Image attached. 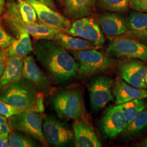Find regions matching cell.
<instances>
[{"label": "cell", "mask_w": 147, "mask_h": 147, "mask_svg": "<svg viewBox=\"0 0 147 147\" xmlns=\"http://www.w3.org/2000/svg\"><path fill=\"white\" fill-rule=\"evenodd\" d=\"M33 51L37 61L58 83L70 81L78 73L77 61L55 41L37 39Z\"/></svg>", "instance_id": "1"}, {"label": "cell", "mask_w": 147, "mask_h": 147, "mask_svg": "<svg viewBox=\"0 0 147 147\" xmlns=\"http://www.w3.org/2000/svg\"><path fill=\"white\" fill-rule=\"evenodd\" d=\"M44 96L35 84L25 78L0 92L1 100L28 112L40 113L45 110Z\"/></svg>", "instance_id": "2"}, {"label": "cell", "mask_w": 147, "mask_h": 147, "mask_svg": "<svg viewBox=\"0 0 147 147\" xmlns=\"http://www.w3.org/2000/svg\"><path fill=\"white\" fill-rule=\"evenodd\" d=\"M53 107L59 117L76 120L84 112V102L81 92L78 89L60 90L51 98Z\"/></svg>", "instance_id": "3"}, {"label": "cell", "mask_w": 147, "mask_h": 147, "mask_svg": "<svg viewBox=\"0 0 147 147\" xmlns=\"http://www.w3.org/2000/svg\"><path fill=\"white\" fill-rule=\"evenodd\" d=\"M73 55L78 62V74L82 78L110 70L116 64L114 59L106 56L95 49L74 51Z\"/></svg>", "instance_id": "4"}, {"label": "cell", "mask_w": 147, "mask_h": 147, "mask_svg": "<svg viewBox=\"0 0 147 147\" xmlns=\"http://www.w3.org/2000/svg\"><path fill=\"white\" fill-rule=\"evenodd\" d=\"M11 129L32 137L45 147L48 146L42 130L43 117L40 113L23 112L8 118Z\"/></svg>", "instance_id": "5"}, {"label": "cell", "mask_w": 147, "mask_h": 147, "mask_svg": "<svg viewBox=\"0 0 147 147\" xmlns=\"http://www.w3.org/2000/svg\"><path fill=\"white\" fill-rule=\"evenodd\" d=\"M109 55L115 57L138 59L147 61V47L136 39L129 38L114 39L106 49Z\"/></svg>", "instance_id": "6"}, {"label": "cell", "mask_w": 147, "mask_h": 147, "mask_svg": "<svg viewBox=\"0 0 147 147\" xmlns=\"http://www.w3.org/2000/svg\"><path fill=\"white\" fill-rule=\"evenodd\" d=\"M113 80L107 75L95 77L89 84L90 105L95 111H98L113 100L112 87Z\"/></svg>", "instance_id": "7"}, {"label": "cell", "mask_w": 147, "mask_h": 147, "mask_svg": "<svg viewBox=\"0 0 147 147\" xmlns=\"http://www.w3.org/2000/svg\"><path fill=\"white\" fill-rule=\"evenodd\" d=\"M121 79L132 86L147 89V65L136 59L123 61L117 69Z\"/></svg>", "instance_id": "8"}, {"label": "cell", "mask_w": 147, "mask_h": 147, "mask_svg": "<svg viewBox=\"0 0 147 147\" xmlns=\"http://www.w3.org/2000/svg\"><path fill=\"white\" fill-rule=\"evenodd\" d=\"M42 130L48 144L56 147L68 143L73 137V132L68 126L51 116L44 118Z\"/></svg>", "instance_id": "9"}, {"label": "cell", "mask_w": 147, "mask_h": 147, "mask_svg": "<svg viewBox=\"0 0 147 147\" xmlns=\"http://www.w3.org/2000/svg\"><path fill=\"white\" fill-rule=\"evenodd\" d=\"M26 1L32 5L38 19L42 24L66 33L70 28L71 24L70 20L56 10L37 0H26Z\"/></svg>", "instance_id": "10"}, {"label": "cell", "mask_w": 147, "mask_h": 147, "mask_svg": "<svg viewBox=\"0 0 147 147\" xmlns=\"http://www.w3.org/2000/svg\"><path fill=\"white\" fill-rule=\"evenodd\" d=\"M23 77L31 81L38 89L44 95H49L53 91L50 80L40 68L32 56L23 58Z\"/></svg>", "instance_id": "11"}, {"label": "cell", "mask_w": 147, "mask_h": 147, "mask_svg": "<svg viewBox=\"0 0 147 147\" xmlns=\"http://www.w3.org/2000/svg\"><path fill=\"white\" fill-rule=\"evenodd\" d=\"M127 125L120 105L109 107L101 121L102 131L106 136L110 138L123 132Z\"/></svg>", "instance_id": "12"}, {"label": "cell", "mask_w": 147, "mask_h": 147, "mask_svg": "<svg viewBox=\"0 0 147 147\" xmlns=\"http://www.w3.org/2000/svg\"><path fill=\"white\" fill-rule=\"evenodd\" d=\"M99 22L102 32L107 36H118L126 31V20L121 14L107 11L100 14Z\"/></svg>", "instance_id": "13"}, {"label": "cell", "mask_w": 147, "mask_h": 147, "mask_svg": "<svg viewBox=\"0 0 147 147\" xmlns=\"http://www.w3.org/2000/svg\"><path fill=\"white\" fill-rule=\"evenodd\" d=\"M112 88L117 105H121L136 99L147 98V89L135 88L121 79L116 80Z\"/></svg>", "instance_id": "14"}, {"label": "cell", "mask_w": 147, "mask_h": 147, "mask_svg": "<svg viewBox=\"0 0 147 147\" xmlns=\"http://www.w3.org/2000/svg\"><path fill=\"white\" fill-rule=\"evenodd\" d=\"M75 146L77 147H100L101 143L94 131L84 121L80 118L75 120L73 125Z\"/></svg>", "instance_id": "15"}, {"label": "cell", "mask_w": 147, "mask_h": 147, "mask_svg": "<svg viewBox=\"0 0 147 147\" xmlns=\"http://www.w3.org/2000/svg\"><path fill=\"white\" fill-rule=\"evenodd\" d=\"M5 69L0 78V89L16 84L23 78V58L16 56H7Z\"/></svg>", "instance_id": "16"}, {"label": "cell", "mask_w": 147, "mask_h": 147, "mask_svg": "<svg viewBox=\"0 0 147 147\" xmlns=\"http://www.w3.org/2000/svg\"><path fill=\"white\" fill-rule=\"evenodd\" d=\"M67 33L74 37H79L92 42L97 47H102L105 38L98 25L93 19L90 18L89 22L81 28H70Z\"/></svg>", "instance_id": "17"}, {"label": "cell", "mask_w": 147, "mask_h": 147, "mask_svg": "<svg viewBox=\"0 0 147 147\" xmlns=\"http://www.w3.org/2000/svg\"><path fill=\"white\" fill-rule=\"evenodd\" d=\"M64 13L70 19L88 17L95 5V0H63Z\"/></svg>", "instance_id": "18"}, {"label": "cell", "mask_w": 147, "mask_h": 147, "mask_svg": "<svg viewBox=\"0 0 147 147\" xmlns=\"http://www.w3.org/2000/svg\"><path fill=\"white\" fill-rule=\"evenodd\" d=\"M3 11V20L17 38L19 37L25 24L22 20L17 3L13 1L8 2Z\"/></svg>", "instance_id": "19"}, {"label": "cell", "mask_w": 147, "mask_h": 147, "mask_svg": "<svg viewBox=\"0 0 147 147\" xmlns=\"http://www.w3.org/2000/svg\"><path fill=\"white\" fill-rule=\"evenodd\" d=\"M55 41L66 50L73 51L94 49L96 47L92 42L80 38H76L65 34L63 32L58 33Z\"/></svg>", "instance_id": "20"}, {"label": "cell", "mask_w": 147, "mask_h": 147, "mask_svg": "<svg viewBox=\"0 0 147 147\" xmlns=\"http://www.w3.org/2000/svg\"><path fill=\"white\" fill-rule=\"evenodd\" d=\"M4 49L7 56H16L24 58L33 51L30 34L25 30L22 31L18 39H16L11 46Z\"/></svg>", "instance_id": "21"}, {"label": "cell", "mask_w": 147, "mask_h": 147, "mask_svg": "<svg viewBox=\"0 0 147 147\" xmlns=\"http://www.w3.org/2000/svg\"><path fill=\"white\" fill-rule=\"evenodd\" d=\"M24 28L30 35L36 39L55 40L57 34L60 32H62L44 24L37 23L31 25L25 24Z\"/></svg>", "instance_id": "22"}, {"label": "cell", "mask_w": 147, "mask_h": 147, "mask_svg": "<svg viewBox=\"0 0 147 147\" xmlns=\"http://www.w3.org/2000/svg\"><path fill=\"white\" fill-rule=\"evenodd\" d=\"M127 124L134 121L138 115L146 108L143 99H136L120 105Z\"/></svg>", "instance_id": "23"}, {"label": "cell", "mask_w": 147, "mask_h": 147, "mask_svg": "<svg viewBox=\"0 0 147 147\" xmlns=\"http://www.w3.org/2000/svg\"><path fill=\"white\" fill-rule=\"evenodd\" d=\"M127 30L130 32L142 31L147 29V13L132 11L126 20Z\"/></svg>", "instance_id": "24"}, {"label": "cell", "mask_w": 147, "mask_h": 147, "mask_svg": "<svg viewBox=\"0 0 147 147\" xmlns=\"http://www.w3.org/2000/svg\"><path fill=\"white\" fill-rule=\"evenodd\" d=\"M147 127V107L141 112L136 118L128 124L123 133L128 136H133Z\"/></svg>", "instance_id": "25"}, {"label": "cell", "mask_w": 147, "mask_h": 147, "mask_svg": "<svg viewBox=\"0 0 147 147\" xmlns=\"http://www.w3.org/2000/svg\"><path fill=\"white\" fill-rule=\"evenodd\" d=\"M130 0H98L100 8L107 11L123 13L126 11L130 5Z\"/></svg>", "instance_id": "26"}, {"label": "cell", "mask_w": 147, "mask_h": 147, "mask_svg": "<svg viewBox=\"0 0 147 147\" xmlns=\"http://www.w3.org/2000/svg\"><path fill=\"white\" fill-rule=\"evenodd\" d=\"M17 4L24 23L28 25L36 24L37 22V13L32 5L26 2V0H18Z\"/></svg>", "instance_id": "27"}, {"label": "cell", "mask_w": 147, "mask_h": 147, "mask_svg": "<svg viewBox=\"0 0 147 147\" xmlns=\"http://www.w3.org/2000/svg\"><path fill=\"white\" fill-rule=\"evenodd\" d=\"M9 142L12 147H32L36 146V143L30 138L16 131L10 132L8 136Z\"/></svg>", "instance_id": "28"}, {"label": "cell", "mask_w": 147, "mask_h": 147, "mask_svg": "<svg viewBox=\"0 0 147 147\" xmlns=\"http://www.w3.org/2000/svg\"><path fill=\"white\" fill-rule=\"evenodd\" d=\"M23 112H28L27 111L4 101L0 99V114L9 118L11 116L17 115Z\"/></svg>", "instance_id": "29"}, {"label": "cell", "mask_w": 147, "mask_h": 147, "mask_svg": "<svg viewBox=\"0 0 147 147\" xmlns=\"http://www.w3.org/2000/svg\"><path fill=\"white\" fill-rule=\"evenodd\" d=\"M15 38L9 34L2 26L0 20V48H8L11 44L16 40Z\"/></svg>", "instance_id": "30"}, {"label": "cell", "mask_w": 147, "mask_h": 147, "mask_svg": "<svg viewBox=\"0 0 147 147\" xmlns=\"http://www.w3.org/2000/svg\"><path fill=\"white\" fill-rule=\"evenodd\" d=\"M130 6L134 11L147 13V0H130Z\"/></svg>", "instance_id": "31"}, {"label": "cell", "mask_w": 147, "mask_h": 147, "mask_svg": "<svg viewBox=\"0 0 147 147\" xmlns=\"http://www.w3.org/2000/svg\"><path fill=\"white\" fill-rule=\"evenodd\" d=\"M129 36L144 45H147V29L142 31L130 32Z\"/></svg>", "instance_id": "32"}, {"label": "cell", "mask_w": 147, "mask_h": 147, "mask_svg": "<svg viewBox=\"0 0 147 147\" xmlns=\"http://www.w3.org/2000/svg\"><path fill=\"white\" fill-rule=\"evenodd\" d=\"M7 58V57L4 49L0 48V78L5 69Z\"/></svg>", "instance_id": "33"}, {"label": "cell", "mask_w": 147, "mask_h": 147, "mask_svg": "<svg viewBox=\"0 0 147 147\" xmlns=\"http://www.w3.org/2000/svg\"><path fill=\"white\" fill-rule=\"evenodd\" d=\"M90 19V18L88 17H84L76 19L71 24L70 28H78L84 26L85 25H86L89 22Z\"/></svg>", "instance_id": "34"}, {"label": "cell", "mask_w": 147, "mask_h": 147, "mask_svg": "<svg viewBox=\"0 0 147 147\" xmlns=\"http://www.w3.org/2000/svg\"><path fill=\"white\" fill-rule=\"evenodd\" d=\"M11 132V128L7 123H0V138L8 137Z\"/></svg>", "instance_id": "35"}, {"label": "cell", "mask_w": 147, "mask_h": 147, "mask_svg": "<svg viewBox=\"0 0 147 147\" xmlns=\"http://www.w3.org/2000/svg\"><path fill=\"white\" fill-rule=\"evenodd\" d=\"M37 1L42 2L54 10L57 9V7L56 5L55 0H37Z\"/></svg>", "instance_id": "36"}, {"label": "cell", "mask_w": 147, "mask_h": 147, "mask_svg": "<svg viewBox=\"0 0 147 147\" xmlns=\"http://www.w3.org/2000/svg\"><path fill=\"white\" fill-rule=\"evenodd\" d=\"M11 147L9 142L8 137L0 138V147Z\"/></svg>", "instance_id": "37"}, {"label": "cell", "mask_w": 147, "mask_h": 147, "mask_svg": "<svg viewBox=\"0 0 147 147\" xmlns=\"http://www.w3.org/2000/svg\"><path fill=\"white\" fill-rule=\"evenodd\" d=\"M137 147H147V137L137 145Z\"/></svg>", "instance_id": "38"}, {"label": "cell", "mask_w": 147, "mask_h": 147, "mask_svg": "<svg viewBox=\"0 0 147 147\" xmlns=\"http://www.w3.org/2000/svg\"><path fill=\"white\" fill-rule=\"evenodd\" d=\"M5 0H0V16L2 13L3 9H4V5H5Z\"/></svg>", "instance_id": "39"}, {"label": "cell", "mask_w": 147, "mask_h": 147, "mask_svg": "<svg viewBox=\"0 0 147 147\" xmlns=\"http://www.w3.org/2000/svg\"><path fill=\"white\" fill-rule=\"evenodd\" d=\"M7 123V118H5V117L0 114V123Z\"/></svg>", "instance_id": "40"}, {"label": "cell", "mask_w": 147, "mask_h": 147, "mask_svg": "<svg viewBox=\"0 0 147 147\" xmlns=\"http://www.w3.org/2000/svg\"><path fill=\"white\" fill-rule=\"evenodd\" d=\"M59 2H62L63 3V0H58Z\"/></svg>", "instance_id": "41"}]
</instances>
